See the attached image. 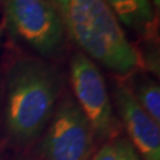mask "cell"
Returning <instances> with one entry per match:
<instances>
[{
  "label": "cell",
  "instance_id": "obj_1",
  "mask_svg": "<svg viewBox=\"0 0 160 160\" xmlns=\"http://www.w3.org/2000/svg\"><path fill=\"white\" fill-rule=\"evenodd\" d=\"M64 78L48 59L23 56L13 61L4 78L2 125L13 146L39 140L62 95Z\"/></svg>",
  "mask_w": 160,
  "mask_h": 160
},
{
  "label": "cell",
  "instance_id": "obj_2",
  "mask_svg": "<svg viewBox=\"0 0 160 160\" xmlns=\"http://www.w3.org/2000/svg\"><path fill=\"white\" fill-rule=\"evenodd\" d=\"M67 37L92 62L122 77L138 71L140 52L127 39L119 19L104 0H53Z\"/></svg>",
  "mask_w": 160,
  "mask_h": 160
},
{
  "label": "cell",
  "instance_id": "obj_3",
  "mask_svg": "<svg viewBox=\"0 0 160 160\" xmlns=\"http://www.w3.org/2000/svg\"><path fill=\"white\" fill-rule=\"evenodd\" d=\"M11 33L44 58L62 55L67 33L53 0H0Z\"/></svg>",
  "mask_w": 160,
  "mask_h": 160
},
{
  "label": "cell",
  "instance_id": "obj_4",
  "mask_svg": "<svg viewBox=\"0 0 160 160\" xmlns=\"http://www.w3.org/2000/svg\"><path fill=\"white\" fill-rule=\"evenodd\" d=\"M95 134L74 96L58 98L51 119L39 138L37 152L42 160H89L94 153Z\"/></svg>",
  "mask_w": 160,
  "mask_h": 160
},
{
  "label": "cell",
  "instance_id": "obj_5",
  "mask_svg": "<svg viewBox=\"0 0 160 160\" xmlns=\"http://www.w3.org/2000/svg\"><path fill=\"white\" fill-rule=\"evenodd\" d=\"M70 84L95 138L107 141L118 137V122L104 77L96 63L81 51L75 52L70 61Z\"/></svg>",
  "mask_w": 160,
  "mask_h": 160
},
{
  "label": "cell",
  "instance_id": "obj_6",
  "mask_svg": "<svg viewBox=\"0 0 160 160\" xmlns=\"http://www.w3.org/2000/svg\"><path fill=\"white\" fill-rule=\"evenodd\" d=\"M113 97L128 140L141 160H160V123L141 108L126 86L115 87Z\"/></svg>",
  "mask_w": 160,
  "mask_h": 160
},
{
  "label": "cell",
  "instance_id": "obj_7",
  "mask_svg": "<svg viewBox=\"0 0 160 160\" xmlns=\"http://www.w3.org/2000/svg\"><path fill=\"white\" fill-rule=\"evenodd\" d=\"M116 18L145 37L154 39L155 16L149 0H104Z\"/></svg>",
  "mask_w": 160,
  "mask_h": 160
},
{
  "label": "cell",
  "instance_id": "obj_8",
  "mask_svg": "<svg viewBox=\"0 0 160 160\" xmlns=\"http://www.w3.org/2000/svg\"><path fill=\"white\" fill-rule=\"evenodd\" d=\"M141 108L160 123V87L158 81L148 75L134 72L131 75L129 86H126Z\"/></svg>",
  "mask_w": 160,
  "mask_h": 160
},
{
  "label": "cell",
  "instance_id": "obj_9",
  "mask_svg": "<svg viewBox=\"0 0 160 160\" xmlns=\"http://www.w3.org/2000/svg\"><path fill=\"white\" fill-rule=\"evenodd\" d=\"M89 160H141L127 138L115 137L104 141Z\"/></svg>",
  "mask_w": 160,
  "mask_h": 160
},
{
  "label": "cell",
  "instance_id": "obj_10",
  "mask_svg": "<svg viewBox=\"0 0 160 160\" xmlns=\"http://www.w3.org/2000/svg\"><path fill=\"white\" fill-rule=\"evenodd\" d=\"M2 97H4V82L0 78V123L2 121Z\"/></svg>",
  "mask_w": 160,
  "mask_h": 160
},
{
  "label": "cell",
  "instance_id": "obj_11",
  "mask_svg": "<svg viewBox=\"0 0 160 160\" xmlns=\"http://www.w3.org/2000/svg\"><path fill=\"white\" fill-rule=\"evenodd\" d=\"M153 4H154L158 8H159V6H160V0H153Z\"/></svg>",
  "mask_w": 160,
  "mask_h": 160
},
{
  "label": "cell",
  "instance_id": "obj_12",
  "mask_svg": "<svg viewBox=\"0 0 160 160\" xmlns=\"http://www.w3.org/2000/svg\"><path fill=\"white\" fill-rule=\"evenodd\" d=\"M20 160H42V159H39V158H23V159Z\"/></svg>",
  "mask_w": 160,
  "mask_h": 160
}]
</instances>
